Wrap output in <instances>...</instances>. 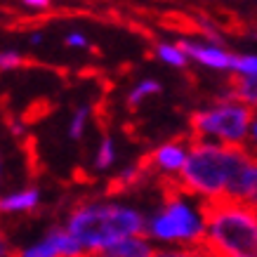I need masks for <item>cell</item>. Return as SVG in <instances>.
<instances>
[{
  "instance_id": "cell-1",
  "label": "cell",
  "mask_w": 257,
  "mask_h": 257,
  "mask_svg": "<svg viewBox=\"0 0 257 257\" xmlns=\"http://www.w3.org/2000/svg\"><path fill=\"white\" fill-rule=\"evenodd\" d=\"M205 238L203 248L212 255L257 257V208L236 198H203Z\"/></svg>"
},
{
  "instance_id": "cell-2",
  "label": "cell",
  "mask_w": 257,
  "mask_h": 257,
  "mask_svg": "<svg viewBox=\"0 0 257 257\" xmlns=\"http://www.w3.org/2000/svg\"><path fill=\"white\" fill-rule=\"evenodd\" d=\"M252 154L234 144H215L194 137L184 168L179 170V187L201 198H222L231 179L248 163Z\"/></svg>"
},
{
  "instance_id": "cell-3",
  "label": "cell",
  "mask_w": 257,
  "mask_h": 257,
  "mask_svg": "<svg viewBox=\"0 0 257 257\" xmlns=\"http://www.w3.org/2000/svg\"><path fill=\"white\" fill-rule=\"evenodd\" d=\"M66 229L85 250L101 255L125 236L144 234L147 219L140 210L118 203H83L69 215Z\"/></svg>"
},
{
  "instance_id": "cell-4",
  "label": "cell",
  "mask_w": 257,
  "mask_h": 257,
  "mask_svg": "<svg viewBox=\"0 0 257 257\" xmlns=\"http://www.w3.org/2000/svg\"><path fill=\"white\" fill-rule=\"evenodd\" d=\"M182 196L184 189L177 184L175 194H168L165 205L147 222V231L156 241L203 248V238H205V222L201 217L203 212L198 215Z\"/></svg>"
},
{
  "instance_id": "cell-5",
  "label": "cell",
  "mask_w": 257,
  "mask_h": 257,
  "mask_svg": "<svg viewBox=\"0 0 257 257\" xmlns=\"http://www.w3.org/2000/svg\"><path fill=\"white\" fill-rule=\"evenodd\" d=\"M252 118H255V106H250L245 101L231 99L222 101L212 109L196 111L194 116L189 118V125L194 130V137H198V140L215 137L222 144L243 147L250 135Z\"/></svg>"
},
{
  "instance_id": "cell-6",
  "label": "cell",
  "mask_w": 257,
  "mask_h": 257,
  "mask_svg": "<svg viewBox=\"0 0 257 257\" xmlns=\"http://www.w3.org/2000/svg\"><path fill=\"white\" fill-rule=\"evenodd\" d=\"M179 47L189 55V59H196L198 64L208 66V69H217V71H231L234 66V57L231 52H226L215 43H194V40H179Z\"/></svg>"
},
{
  "instance_id": "cell-7",
  "label": "cell",
  "mask_w": 257,
  "mask_h": 257,
  "mask_svg": "<svg viewBox=\"0 0 257 257\" xmlns=\"http://www.w3.org/2000/svg\"><path fill=\"white\" fill-rule=\"evenodd\" d=\"M189 151L177 142H170V144H163L158 147L151 156L144 161V165H154L161 172H179L187 163Z\"/></svg>"
},
{
  "instance_id": "cell-8",
  "label": "cell",
  "mask_w": 257,
  "mask_h": 257,
  "mask_svg": "<svg viewBox=\"0 0 257 257\" xmlns=\"http://www.w3.org/2000/svg\"><path fill=\"white\" fill-rule=\"evenodd\" d=\"M101 255L104 257H151V255H156V250H154V245L147 238L135 234V236H125L118 243L109 245Z\"/></svg>"
},
{
  "instance_id": "cell-9",
  "label": "cell",
  "mask_w": 257,
  "mask_h": 257,
  "mask_svg": "<svg viewBox=\"0 0 257 257\" xmlns=\"http://www.w3.org/2000/svg\"><path fill=\"white\" fill-rule=\"evenodd\" d=\"M40 201L38 189H24V191H15L0 198V212L10 215V212H26L33 210Z\"/></svg>"
},
{
  "instance_id": "cell-10",
  "label": "cell",
  "mask_w": 257,
  "mask_h": 257,
  "mask_svg": "<svg viewBox=\"0 0 257 257\" xmlns=\"http://www.w3.org/2000/svg\"><path fill=\"white\" fill-rule=\"evenodd\" d=\"M45 238L55 243V248L59 250V257H78V255H83V252H85V248L80 245V241L71 234L66 226H64V229H62V226L50 229Z\"/></svg>"
},
{
  "instance_id": "cell-11",
  "label": "cell",
  "mask_w": 257,
  "mask_h": 257,
  "mask_svg": "<svg viewBox=\"0 0 257 257\" xmlns=\"http://www.w3.org/2000/svg\"><path fill=\"white\" fill-rule=\"evenodd\" d=\"M229 97H231V99H238V101H245L250 106H257V73L255 76L236 73L234 78H231Z\"/></svg>"
},
{
  "instance_id": "cell-12",
  "label": "cell",
  "mask_w": 257,
  "mask_h": 257,
  "mask_svg": "<svg viewBox=\"0 0 257 257\" xmlns=\"http://www.w3.org/2000/svg\"><path fill=\"white\" fill-rule=\"evenodd\" d=\"M156 55L161 62L170 64V66H175V69H184L189 62V55L177 45H172V43H158L156 45Z\"/></svg>"
},
{
  "instance_id": "cell-13",
  "label": "cell",
  "mask_w": 257,
  "mask_h": 257,
  "mask_svg": "<svg viewBox=\"0 0 257 257\" xmlns=\"http://www.w3.org/2000/svg\"><path fill=\"white\" fill-rule=\"evenodd\" d=\"M161 92V83L158 80H142V83H137V85L133 87V92L127 94V106H137L142 99H147V97H151V94H158Z\"/></svg>"
},
{
  "instance_id": "cell-14",
  "label": "cell",
  "mask_w": 257,
  "mask_h": 257,
  "mask_svg": "<svg viewBox=\"0 0 257 257\" xmlns=\"http://www.w3.org/2000/svg\"><path fill=\"white\" fill-rule=\"evenodd\" d=\"M116 158V149H113V142L109 137H104L99 144V151H97V158H94V168L97 170H106Z\"/></svg>"
},
{
  "instance_id": "cell-15",
  "label": "cell",
  "mask_w": 257,
  "mask_h": 257,
  "mask_svg": "<svg viewBox=\"0 0 257 257\" xmlns=\"http://www.w3.org/2000/svg\"><path fill=\"white\" fill-rule=\"evenodd\" d=\"M87 118H90V109H87V106H78L76 113H73V118H71V125H69V137L71 140H80V137H83Z\"/></svg>"
},
{
  "instance_id": "cell-16",
  "label": "cell",
  "mask_w": 257,
  "mask_h": 257,
  "mask_svg": "<svg viewBox=\"0 0 257 257\" xmlns=\"http://www.w3.org/2000/svg\"><path fill=\"white\" fill-rule=\"evenodd\" d=\"M231 71H234V73H243V76H255L257 73V55H236Z\"/></svg>"
},
{
  "instance_id": "cell-17",
  "label": "cell",
  "mask_w": 257,
  "mask_h": 257,
  "mask_svg": "<svg viewBox=\"0 0 257 257\" xmlns=\"http://www.w3.org/2000/svg\"><path fill=\"white\" fill-rule=\"evenodd\" d=\"M22 255L24 257H59V250L55 248V243L52 241L43 238L40 243H36V245H31V248H26Z\"/></svg>"
},
{
  "instance_id": "cell-18",
  "label": "cell",
  "mask_w": 257,
  "mask_h": 257,
  "mask_svg": "<svg viewBox=\"0 0 257 257\" xmlns=\"http://www.w3.org/2000/svg\"><path fill=\"white\" fill-rule=\"evenodd\" d=\"M24 64V57L15 50H5V52H0V71H12L17 66H22Z\"/></svg>"
},
{
  "instance_id": "cell-19",
  "label": "cell",
  "mask_w": 257,
  "mask_h": 257,
  "mask_svg": "<svg viewBox=\"0 0 257 257\" xmlns=\"http://www.w3.org/2000/svg\"><path fill=\"white\" fill-rule=\"evenodd\" d=\"M66 45L69 47H85L87 40L83 33H69V36H66Z\"/></svg>"
},
{
  "instance_id": "cell-20",
  "label": "cell",
  "mask_w": 257,
  "mask_h": 257,
  "mask_svg": "<svg viewBox=\"0 0 257 257\" xmlns=\"http://www.w3.org/2000/svg\"><path fill=\"white\" fill-rule=\"evenodd\" d=\"M26 8H33V10H47L52 0H22Z\"/></svg>"
},
{
  "instance_id": "cell-21",
  "label": "cell",
  "mask_w": 257,
  "mask_h": 257,
  "mask_svg": "<svg viewBox=\"0 0 257 257\" xmlns=\"http://www.w3.org/2000/svg\"><path fill=\"white\" fill-rule=\"evenodd\" d=\"M250 142L255 144V149H257V113H255V118H252V125H250ZM257 156V151H252Z\"/></svg>"
},
{
  "instance_id": "cell-22",
  "label": "cell",
  "mask_w": 257,
  "mask_h": 257,
  "mask_svg": "<svg viewBox=\"0 0 257 257\" xmlns=\"http://www.w3.org/2000/svg\"><path fill=\"white\" fill-rule=\"evenodd\" d=\"M10 241L5 238V234H0V257H5V255H10Z\"/></svg>"
},
{
  "instance_id": "cell-23",
  "label": "cell",
  "mask_w": 257,
  "mask_h": 257,
  "mask_svg": "<svg viewBox=\"0 0 257 257\" xmlns=\"http://www.w3.org/2000/svg\"><path fill=\"white\" fill-rule=\"evenodd\" d=\"M10 130H12V135L22 137V135H24V125H22V123H17V120H10Z\"/></svg>"
},
{
  "instance_id": "cell-24",
  "label": "cell",
  "mask_w": 257,
  "mask_h": 257,
  "mask_svg": "<svg viewBox=\"0 0 257 257\" xmlns=\"http://www.w3.org/2000/svg\"><path fill=\"white\" fill-rule=\"evenodd\" d=\"M31 43H33V45H38V43H43V36H40V33H33V36H31Z\"/></svg>"
}]
</instances>
